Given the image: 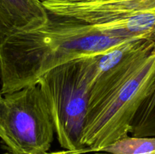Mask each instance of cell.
<instances>
[{"label": "cell", "instance_id": "30bf717a", "mask_svg": "<svg viewBox=\"0 0 155 154\" xmlns=\"http://www.w3.org/2000/svg\"><path fill=\"white\" fill-rule=\"evenodd\" d=\"M14 31H15V28L12 19L0 5V43L8 35Z\"/></svg>", "mask_w": 155, "mask_h": 154}, {"label": "cell", "instance_id": "8fae6325", "mask_svg": "<svg viewBox=\"0 0 155 154\" xmlns=\"http://www.w3.org/2000/svg\"><path fill=\"white\" fill-rule=\"evenodd\" d=\"M45 154H72L70 151H59V152H47Z\"/></svg>", "mask_w": 155, "mask_h": 154}, {"label": "cell", "instance_id": "5b68a950", "mask_svg": "<svg viewBox=\"0 0 155 154\" xmlns=\"http://www.w3.org/2000/svg\"><path fill=\"white\" fill-rule=\"evenodd\" d=\"M49 14L99 24L154 10L155 0H40Z\"/></svg>", "mask_w": 155, "mask_h": 154}, {"label": "cell", "instance_id": "52a82bcc", "mask_svg": "<svg viewBox=\"0 0 155 154\" xmlns=\"http://www.w3.org/2000/svg\"><path fill=\"white\" fill-rule=\"evenodd\" d=\"M0 5L12 19L15 30L37 28L49 20L40 0H0Z\"/></svg>", "mask_w": 155, "mask_h": 154}, {"label": "cell", "instance_id": "ba28073f", "mask_svg": "<svg viewBox=\"0 0 155 154\" xmlns=\"http://www.w3.org/2000/svg\"><path fill=\"white\" fill-rule=\"evenodd\" d=\"M95 154H155V137L127 136Z\"/></svg>", "mask_w": 155, "mask_h": 154}, {"label": "cell", "instance_id": "6da1fadb", "mask_svg": "<svg viewBox=\"0 0 155 154\" xmlns=\"http://www.w3.org/2000/svg\"><path fill=\"white\" fill-rule=\"evenodd\" d=\"M130 40L133 39L104 33L92 24L49 14L44 25L15 30L2 41L0 91L11 93L36 85L54 68Z\"/></svg>", "mask_w": 155, "mask_h": 154}, {"label": "cell", "instance_id": "9c48e42d", "mask_svg": "<svg viewBox=\"0 0 155 154\" xmlns=\"http://www.w3.org/2000/svg\"><path fill=\"white\" fill-rule=\"evenodd\" d=\"M131 134L134 137H155V88L136 113Z\"/></svg>", "mask_w": 155, "mask_h": 154}, {"label": "cell", "instance_id": "8992f818", "mask_svg": "<svg viewBox=\"0 0 155 154\" xmlns=\"http://www.w3.org/2000/svg\"><path fill=\"white\" fill-rule=\"evenodd\" d=\"M155 50V42L133 39L105 52L78 60L79 69L89 91L94 85L117 76L134 62Z\"/></svg>", "mask_w": 155, "mask_h": 154}, {"label": "cell", "instance_id": "3957f363", "mask_svg": "<svg viewBox=\"0 0 155 154\" xmlns=\"http://www.w3.org/2000/svg\"><path fill=\"white\" fill-rule=\"evenodd\" d=\"M54 128L38 84L2 94L0 91V139L13 154H45Z\"/></svg>", "mask_w": 155, "mask_h": 154}, {"label": "cell", "instance_id": "7c38bea8", "mask_svg": "<svg viewBox=\"0 0 155 154\" xmlns=\"http://www.w3.org/2000/svg\"><path fill=\"white\" fill-rule=\"evenodd\" d=\"M5 154H13V153H11V152H5Z\"/></svg>", "mask_w": 155, "mask_h": 154}, {"label": "cell", "instance_id": "277c9868", "mask_svg": "<svg viewBox=\"0 0 155 154\" xmlns=\"http://www.w3.org/2000/svg\"><path fill=\"white\" fill-rule=\"evenodd\" d=\"M37 84L44 95L59 143L72 154L84 153L82 143L89 88L83 79L78 60L54 68Z\"/></svg>", "mask_w": 155, "mask_h": 154}, {"label": "cell", "instance_id": "7a4b0ae2", "mask_svg": "<svg viewBox=\"0 0 155 154\" xmlns=\"http://www.w3.org/2000/svg\"><path fill=\"white\" fill-rule=\"evenodd\" d=\"M155 88V50L93 107L86 118L84 152H99L129 136L136 113Z\"/></svg>", "mask_w": 155, "mask_h": 154}]
</instances>
